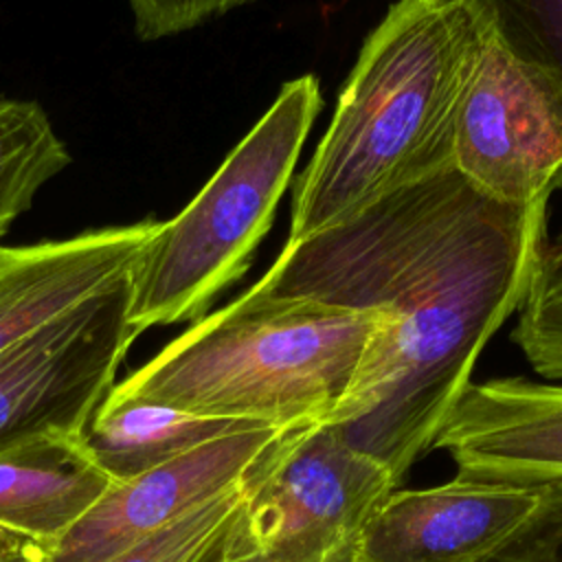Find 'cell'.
<instances>
[{
  "label": "cell",
  "mask_w": 562,
  "mask_h": 562,
  "mask_svg": "<svg viewBox=\"0 0 562 562\" xmlns=\"http://www.w3.org/2000/svg\"><path fill=\"white\" fill-rule=\"evenodd\" d=\"M544 209L547 200L496 202L450 165L285 241L250 288L389 316L327 422L397 481L430 450L483 347L520 310L544 246Z\"/></svg>",
  "instance_id": "obj_1"
},
{
  "label": "cell",
  "mask_w": 562,
  "mask_h": 562,
  "mask_svg": "<svg viewBox=\"0 0 562 562\" xmlns=\"http://www.w3.org/2000/svg\"><path fill=\"white\" fill-rule=\"evenodd\" d=\"M490 33L476 0H397L364 40L292 187L288 241L452 165L454 121Z\"/></svg>",
  "instance_id": "obj_2"
},
{
  "label": "cell",
  "mask_w": 562,
  "mask_h": 562,
  "mask_svg": "<svg viewBox=\"0 0 562 562\" xmlns=\"http://www.w3.org/2000/svg\"><path fill=\"white\" fill-rule=\"evenodd\" d=\"M386 321L375 310L270 299L248 288L193 321L108 397L255 426L327 422Z\"/></svg>",
  "instance_id": "obj_3"
},
{
  "label": "cell",
  "mask_w": 562,
  "mask_h": 562,
  "mask_svg": "<svg viewBox=\"0 0 562 562\" xmlns=\"http://www.w3.org/2000/svg\"><path fill=\"white\" fill-rule=\"evenodd\" d=\"M321 108L314 75L283 83L200 193L176 217L156 224L132 272L127 318L138 336L202 318L213 299L246 272Z\"/></svg>",
  "instance_id": "obj_4"
},
{
  "label": "cell",
  "mask_w": 562,
  "mask_h": 562,
  "mask_svg": "<svg viewBox=\"0 0 562 562\" xmlns=\"http://www.w3.org/2000/svg\"><path fill=\"white\" fill-rule=\"evenodd\" d=\"M397 485L336 424L296 428L250 476L222 562H356L367 525Z\"/></svg>",
  "instance_id": "obj_5"
},
{
  "label": "cell",
  "mask_w": 562,
  "mask_h": 562,
  "mask_svg": "<svg viewBox=\"0 0 562 562\" xmlns=\"http://www.w3.org/2000/svg\"><path fill=\"white\" fill-rule=\"evenodd\" d=\"M132 272L0 353V454L83 432L138 338Z\"/></svg>",
  "instance_id": "obj_6"
},
{
  "label": "cell",
  "mask_w": 562,
  "mask_h": 562,
  "mask_svg": "<svg viewBox=\"0 0 562 562\" xmlns=\"http://www.w3.org/2000/svg\"><path fill=\"white\" fill-rule=\"evenodd\" d=\"M452 167L512 206L549 200L562 176V94L492 31L459 101Z\"/></svg>",
  "instance_id": "obj_7"
},
{
  "label": "cell",
  "mask_w": 562,
  "mask_h": 562,
  "mask_svg": "<svg viewBox=\"0 0 562 562\" xmlns=\"http://www.w3.org/2000/svg\"><path fill=\"white\" fill-rule=\"evenodd\" d=\"M303 428V426H301ZM296 428L248 426L209 439L130 481L50 547L48 562H105L189 509L248 479Z\"/></svg>",
  "instance_id": "obj_8"
},
{
  "label": "cell",
  "mask_w": 562,
  "mask_h": 562,
  "mask_svg": "<svg viewBox=\"0 0 562 562\" xmlns=\"http://www.w3.org/2000/svg\"><path fill=\"white\" fill-rule=\"evenodd\" d=\"M542 487L454 476L393 490L367 525L356 562H481L540 505Z\"/></svg>",
  "instance_id": "obj_9"
},
{
  "label": "cell",
  "mask_w": 562,
  "mask_h": 562,
  "mask_svg": "<svg viewBox=\"0 0 562 562\" xmlns=\"http://www.w3.org/2000/svg\"><path fill=\"white\" fill-rule=\"evenodd\" d=\"M430 448L448 452L463 479L562 483V384L516 375L470 382Z\"/></svg>",
  "instance_id": "obj_10"
},
{
  "label": "cell",
  "mask_w": 562,
  "mask_h": 562,
  "mask_svg": "<svg viewBox=\"0 0 562 562\" xmlns=\"http://www.w3.org/2000/svg\"><path fill=\"white\" fill-rule=\"evenodd\" d=\"M158 220L0 246V353L132 272Z\"/></svg>",
  "instance_id": "obj_11"
},
{
  "label": "cell",
  "mask_w": 562,
  "mask_h": 562,
  "mask_svg": "<svg viewBox=\"0 0 562 562\" xmlns=\"http://www.w3.org/2000/svg\"><path fill=\"white\" fill-rule=\"evenodd\" d=\"M112 485L79 435L7 450L0 454V525L53 547Z\"/></svg>",
  "instance_id": "obj_12"
},
{
  "label": "cell",
  "mask_w": 562,
  "mask_h": 562,
  "mask_svg": "<svg viewBox=\"0 0 562 562\" xmlns=\"http://www.w3.org/2000/svg\"><path fill=\"white\" fill-rule=\"evenodd\" d=\"M167 404L105 397L79 435L88 454L114 481H130L220 435L248 428Z\"/></svg>",
  "instance_id": "obj_13"
},
{
  "label": "cell",
  "mask_w": 562,
  "mask_h": 562,
  "mask_svg": "<svg viewBox=\"0 0 562 562\" xmlns=\"http://www.w3.org/2000/svg\"><path fill=\"white\" fill-rule=\"evenodd\" d=\"M68 162L70 154L37 101L0 97V237Z\"/></svg>",
  "instance_id": "obj_14"
},
{
  "label": "cell",
  "mask_w": 562,
  "mask_h": 562,
  "mask_svg": "<svg viewBox=\"0 0 562 562\" xmlns=\"http://www.w3.org/2000/svg\"><path fill=\"white\" fill-rule=\"evenodd\" d=\"M250 476L105 562H222V542L244 505Z\"/></svg>",
  "instance_id": "obj_15"
},
{
  "label": "cell",
  "mask_w": 562,
  "mask_h": 562,
  "mask_svg": "<svg viewBox=\"0 0 562 562\" xmlns=\"http://www.w3.org/2000/svg\"><path fill=\"white\" fill-rule=\"evenodd\" d=\"M512 340L540 378L562 382V231L540 248Z\"/></svg>",
  "instance_id": "obj_16"
},
{
  "label": "cell",
  "mask_w": 562,
  "mask_h": 562,
  "mask_svg": "<svg viewBox=\"0 0 562 562\" xmlns=\"http://www.w3.org/2000/svg\"><path fill=\"white\" fill-rule=\"evenodd\" d=\"M494 37L562 94V0H476ZM562 189V176L555 189Z\"/></svg>",
  "instance_id": "obj_17"
},
{
  "label": "cell",
  "mask_w": 562,
  "mask_h": 562,
  "mask_svg": "<svg viewBox=\"0 0 562 562\" xmlns=\"http://www.w3.org/2000/svg\"><path fill=\"white\" fill-rule=\"evenodd\" d=\"M481 562H562V483L542 485L536 512Z\"/></svg>",
  "instance_id": "obj_18"
},
{
  "label": "cell",
  "mask_w": 562,
  "mask_h": 562,
  "mask_svg": "<svg viewBox=\"0 0 562 562\" xmlns=\"http://www.w3.org/2000/svg\"><path fill=\"white\" fill-rule=\"evenodd\" d=\"M250 0H127L140 40H160L241 7Z\"/></svg>",
  "instance_id": "obj_19"
},
{
  "label": "cell",
  "mask_w": 562,
  "mask_h": 562,
  "mask_svg": "<svg viewBox=\"0 0 562 562\" xmlns=\"http://www.w3.org/2000/svg\"><path fill=\"white\" fill-rule=\"evenodd\" d=\"M50 544L0 525V562H48Z\"/></svg>",
  "instance_id": "obj_20"
}]
</instances>
